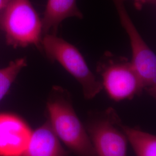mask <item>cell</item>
Returning <instances> with one entry per match:
<instances>
[{
    "label": "cell",
    "mask_w": 156,
    "mask_h": 156,
    "mask_svg": "<svg viewBox=\"0 0 156 156\" xmlns=\"http://www.w3.org/2000/svg\"><path fill=\"white\" fill-rule=\"evenodd\" d=\"M48 122L57 138L77 156H95L83 124L73 108L67 90L54 86L46 104Z\"/></svg>",
    "instance_id": "obj_1"
},
{
    "label": "cell",
    "mask_w": 156,
    "mask_h": 156,
    "mask_svg": "<svg viewBox=\"0 0 156 156\" xmlns=\"http://www.w3.org/2000/svg\"><path fill=\"white\" fill-rule=\"evenodd\" d=\"M96 72L102 90L114 101L131 100L144 90L139 73L127 57L106 51L98 60Z\"/></svg>",
    "instance_id": "obj_2"
},
{
    "label": "cell",
    "mask_w": 156,
    "mask_h": 156,
    "mask_svg": "<svg viewBox=\"0 0 156 156\" xmlns=\"http://www.w3.org/2000/svg\"><path fill=\"white\" fill-rule=\"evenodd\" d=\"M41 48L50 61L60 64L78 82L86 99L94 98L102 90L100 80L75 46L57 35L46 34L42 37Z\"/></svg>",
    "instance_id": "obj_3"
},
{
    "label": "cell",
    "mask_w": 156,
    "mask_h": 156,
    "mask_svg": "<svg viewBox=\"0 0 156 156\" xmlns=\"http://www.w3.org/2000/svg\"><path fill=\"white\" fill-rule=\"evenodd\" d=\"M0 26L10 45L41 48L42 19L30 0H9L0 13Z\"/></svg>",
    "instance_id": "obj_4"
},
{
    "label": "cell",
    "mask_w": 156,
    "mask_h": 156,
    "mask_svg": "<svg viewBox=\"0 0 156 156\" xmlns=\"http://www.w3.org/2000/svg\"><path fill=\"white\" fill-rule=\"evenodd\" d=\"M115 109L90 113L85 126L95 156H127L128 141Z\"/></svg>",
    "instance_id": "obj_5"
},
{
    "label": "cell",
    "mask_w": 156,
    "mask_h": 156,
    "mask_svg": "<svg viewBox=\"0 0 156 156\" xmlns=\"http://www.w3.org/2000/svg\"><path fill=\"white\" fill-rule=\"evenodd\" d=\"M120 24L127 34L132 53L131 60L139 73L144 89L153 98L156 95V56L140 34L125 6L126 0H112Z\"/></svg>",
    "instance_id": "obj_6"
},
{
    "label": "cell",
    "mask_w": 156,
    "mask_h": 156,
    "mask_svg": "<svg viewBox=\"0 0 156 156\" xmlns=\"http://www.w3.org/2000/svg\"><path fill=\"white\" fill-rule=\"evenodd\" d=\"M33 131L21 117L11 113H0V156H22Z\"/></svg>",
    "instance_id": "obj_7"
},
{
    "label": "cell",
    "mask_w": 156,
    "mask_h": 156,
    "mask_svg": "<svg viewBox=\"0 0 156 156\" xmlns=\"http://www.w3.org/2000/svg\"><path fill=\"white\" fill-rule=\"evenodd\" d=\"M83 18L77 5V0H48L42 19L43 36L57 35L58 27L66 19Z\"/></svg>",
    "instance_id": "obj_8"
},
{
    "label": "cell",
    "mask_w": 156,
    "mask_h": 156,
    "mask_svg": "<svg viewBox=\"0 0 156 156\" xmlns=\"http://www.w3.org/2000/svg\"><path fill=\"white\" fill-rule=\"evenodd\" d=\"M22 156H69V153L47 121L33 131Z\"/></svg>",
    "instance_id": "obj_9"
},
{
    "label": "cell",
    "mask_w": 156,
    "mask_h": 156,
    "mask_svg": "<svg viewBox=\"0 0 156 156\" xmlns=\"http://www.w3.org/2000/svg\"><path fill=\"white\" fill-rule=\"evenodd\" d=\"M120 127L136 156H156V136L120 123Z\"/></svg>",
    "instance_id": "obj_10"
},
{
    "label": "cell",
    "mask_w": 156,
    "mask_h": 156,
    "mask_svg": "<svg viewBox=\"0 0 156 156\" xmlns=\"http://www.w3.org/2000/svg\"><path fill=\"white\" fill-rule=\"evenodd\" d=\"M27 65L24 58L11 62L8 66L0 69V101L8 93L19 73Z\"/></svg>",
    "instance_id": "obj_11"
},
{
    "label": "cell",
    "mask_w": 156,
    "mask_h": 156,
    "mask_svg": "<svg viewBox=\"0 0 156 156\" xmlns=\"http://www.w3.org/2000/svg\"><path fill=\"white\" fill-rule=\"evenodd\" d=\"M135 7L140 10L144 5L149 4H154L156 2V0H133Z\"/></svg>",
    "instance_id": "obj_12"
},
{
    "label": "cell",
    "mask_w": 156,
    "mask_h": 156,
    "mask_svg": "<svg viewBox=\"0 0 156 156\" xmlns=\"http://www.w3.org/2000/svg\"><path fill=\"white\" fill-rule=\"evenodd\" d=\"M9 0H0V13L5 7Z\"/></svg>",
    "instance_id": "obj_13"
}]
</instances>
